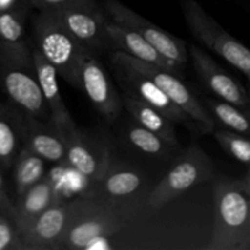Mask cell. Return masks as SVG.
I'll return each mask as SVG.
<instances>
[{
	"mask_svg": "<svg viewBox=\"0 0 250 250\" xmlns=\"http://www.w3.org/2000/svg\"><path fill=\"white\" fill-rule=\"evenodd\" d=\"M36 48L53 65L58 76L68 84L81 88L80 67L89 49L83 45L56 17L53 10H39L32 20Z\"/></svg>",
	"mask_w": 250,
	"mask_h": 250,
	"instance_id": "cell-2",
	"label": "cell"
},
{
	"mask_svg": "<svg viewBox=\"0 0 250 250\" xmlns=\"http://www.w3.org/2000/svg\"><path fill=\"white\" fill-rule=\"evenodd\" d=\"M0 212L9 217L10 220L15 221V215H16V209H15V202L11 199L7 192L6 185L4 182L1 173H0Z\"/></svg>",
	"mask_w": 250,
	"mask_h": 250,
	"instance_id": "cell-28",
	"label": "cell"
},
{
	"mask_svg": "<svg viewBox=\"0 0 250 250\" xmlns=\"http://www.w3.org/2000/svg\"><path fill=\"white\" fill-rule=\"evenodd\" d=\"M66 161L89 180L99 182L110 167L109 149L76 128L62 137Z\"/></svg>",
	"mask_w": 250,
	"mask_h": 250,
	"instance_id": "cell-14",
	"label": "cell"
},
{
	"mask_svg": "<svg viewBox=\"0 0 250 250\" xmlns=\"http://www.w3.org/2000/svg\"><path fill=\"white\" fill-rule=\"evenodd\" d=\"M119 229V221L110 214L88 215L71 221L61 239L60 249H88L98 239L106 238Z\"/></svg>",
	"mask_w": 250,
	"mask_h": 250,
	"instance_id": "cell-17",
	"label": "cell"
},
{
	"mask_svg": "<svg viewBox=\"0 0 250 250\" xmlns=\"http://www.w3.org/2000/svg\"><path fill=\"white\" fill-rule=\"evenodd\" d=\"M23 249L16 225L12 220L0 214V250Z\"/></svg>",
	"mask_w": 250,
	"mask_h": 250,
	"instance_id": "cell-27",
	"label": "cell"
},
{
	"mask_svg": "<svg viewBox=\"0 0 250 250\" xmlns=\"http://www.w3.org/2000/svg\"><path fill=\"white\" fill-rule=\"evenodd\" d=\"M80 84V89L87 94L103 119L111 124L119 117L122 107L121 98L97 54L92 50L84 54L81 62Z\"/></svg>",
	"mask_w": 250,
	"mask_h": 250,
	"instance_id": "cell-10",
	"label": "cell"
},
{
	"mask_svg": "<svg viewBox=\"0 0 250 250\" xmlns=\"http://www.w3.org/2000/svg\"><path fill=\"white\" fill-rule=\"evenodd\" d=\"M121 102L131 116L138 122V125L160 137L170 148L180 146L173 122L161 114L159 110L128 95H124Z\"/></svg>",
	"mask_w": 250,
	"mask_h": 250,
	"instance_id": "cell-19",
	"label": "cell"
},
{
	"mask_svg": "<svg viewBox=\"0 0 250 250\" xmlns=\"http://www.w3.org/2000/svg\"><path fill=\"white\" fill-rule=\"evenodd\" d=\"M73 212V203H54L20 232L23 249H60L61 239L72 221Z\"/></svg>",
	"mask_w": 250,
	"mask_h": 250,
	"instance_id": "cell-12",
	"label": "cell"
},
{
	"mask_svg": "<svg viewBox=\"0 0 250 250\" xmlns=\"http://www.w3.org/2000/svg\"><path fill=\"white\" fill-rule=\"evenodd\" d=\"M29 5L34 9L45 10V9H54V7L65 6V5L77 4V2H87V1H95V0H28Z\"/></svg>",
	"mask_w": 250,
	"mask_h": 250,
	"instance_id": "cell-29",
	"label": "cell"
},
{
	"mask_svg": "<svg viewBox=\"0 0 250 250\" xmlns=\"http://www.w3.org/2000/svg\"><path fill=\"white\" fill-rule=\"evenodd\" d=\"M115 78L125 95L151 105L165 115L173 124H181L193 128V121L180 107L176 106L167 98V95L146 76L139 72L127 60L124 51L112 50L109 56Z\"/></svg>",
	"mask_w": 250,
	"mask_h": 250,
	"instance_id": "cell-6",
	"label": "cell"
},
{
	"mask_svg": "<svg viewBox=\"0 0 250 250\" xmlns=\"http://www.w3.org/2000/svg\"><path fill=\"white\" fill-rule=\"evenodd\" d=\"M215 217L208 250L250 249V181L226 176L212 178Z\"/></svg>",
	"mask_w": 250,
	"mask_h": 250,
	"instance_id": "cell-1",
	"label": "cell"
},
{
	"mask_svg": "<svg viewBox=\"0 0 250 250\" xmlns=\"http://www.w3.org/2000/svg\"><path fill=\"white\" fill-rule=\"evenodd\" d=\"M217 143L224 148L227 154L239 163L249 166L250 163V142L243 134L231 129H217L212 132Z\"/></svg>",
	"mask_w": 250,
	"mask_h": 250,
	"instance_id": "cell-25",
	"label": "cell"
},
{
	"mask_svg": "<svg viewBox=\"0 0 250 250\" xmlns=\"http://www.w3.org/2000/svg\"><path fill=\"white\" fill-rule=\"evenodd\" d=\"M23 7L0 10V46L23 58H32V48L24 39Z\"/></svg>",
	"mask_w": 250,
	"mask_h": 250,
	"instance_id": "cell-20",
	"label": "cell"
},
{
	"mask_svg": "<svg viewBox=\"0 0 250 250\" xmlns=\"http://www.w3.org/2000/svg\"><path fill=\"white\" fill-rule=\"evenodd\" d=\"M105 31H106L109 49L111 50L124 51V53L133 56L137 60L163 67L177 76L178 73H181L180 65L173 62L170 59L165 58L148 41H146L143 37L139 36L132 29L120 26L114 21H107Z\"/></svg>",
	"mask_w": 250,
	"mask_h": 250,
	"instance_id": "cell-16",
	"label": "cell"
},
{
	"mask_svg": "<svg viewBox=\"0 0 250 250\" xmlns=\"http://www.w3.org/2000/svg\"><path fill=\"white\" fill-rule=\"evenodd\" d=\"M0 88L17 109L51 122L50 111L37 78L33 58H23L0 46Z\"/></svg>",
	"mask_w": 250,
	"mask_h": 250,
	"instance_id": "cell-3",
	"label": "cell"
},
{
	"mask_svg": "<svg viewBox=\"0 0 250 250\" xmlns=\"http://www.w3.org/2000/svg\"><path fill=\"white\" fill-rule=\"evenodd\" d=\"M11 167L14 168L12 178L17 197L44 177L45 160L26 146H21Z\"/></svg>",
	"mask_w": 250,
	"mask_h": 250,
	"instance_id": "cell-21",
	"label": "cell"
},
{
	"mask_svg": "<svg viewBox=\"0 0 250 250\" xmlns=\"http://www.w3.org/2000/svg\"><path fill=\"white\" fill-rule=\"evenodd\" d=\"M215 177L214 164L198 143H193L176 160L165 177L149 194L146 204L151 210L163 208L183 192Z\"/></svg>",
	"mask_w": 250,
	"mask_h": 250,
	"instance_id": "cell-5",
	"label": "cell"
},
{
	"mask_svg": "<svg viewBox=\"0 0 250 250\" xmlns=\"http://www.w3.org/2000/svg\"><path fill=\"white\" fill-rule=\"evenodd\" d=\"M103 188L105 192L114 197H125L136 192L142 186V177L137 171L119 168V170H109L105 172L102 180Z\"/></svg>",
	"mask_w": 250,
	"mask_h": 250,
	"instance_id": "cell-24",
	"label": "cell"
},
{
	"mask_svg": "<svg viewBox=\"0 0 250 250\" xmlns=\"http://www.w3.org/2000/svg\"><path fill=\"white\" fill-rule=\"evenodd\" d=\"M0 214H1V212H0Z\"/></svg>",
	"mask_w": 250,
	"mask_h": 250,
	"instance_id": "cell-31",
	"label": "cell"
},
{
	"mask_svg": "<svg viewBox=\"0 0 250 250\" xmlns=\"http://www.w3.org/2000/svg\"><path fill=\"white\" fill-rule=\"evenodd\" d=\"M61 23L89 50L97 54L109 49L105 27L109 20L95 1L77 2L54 7Z\"/></svg>",
	"mask_w": 250,
	"mask_h": 250,
	"instance_id": "cell-9",
	"label": "cell"
},
{
	"mask_svg": "<svg viewBox=\"0 0 250 250\" xmlns=\"http://www.w3.org/2000/svg\"><path fill=\"white\" fill-rule=\"evenodd\" d=\"M32 58H33L42 94L50 111L51 122L60 132L61 136L65 137L66 134L75 131L77 126L61 97L60 88L58 84V72L53 67V65L49 63L45 58L39 53L36 46H32Z\"/></svg>",
	"mask_w": 250,
	"mask_h": 250,
	"instance_id": "cell-15",
	"label": "cell"
},
{
	"mask_svg": "<svg viewBox=\"0 0 250 250\" xmlns=\"http://www.w3.org/2000/svg\"><path fill=\"white\" fill-rule=\"evenodd\" d=\"M204 106L215 121H219L231 131L247 136L249 132V120L247 112L242 111L236 105L225 100L204 99Z\"/></svg>",
	"mask_w": 250,
	"mask_h": 250,
	"instance_id": "cell-23",
	"label": "cell"
},
{
	"mask_svg": "<svg viewBox=\"0 0 250 250\" xmlns=\"http://www.w3.org/2000/svg\"><path fill=\"white\" fill-rule=\"evenodd\" d=\"M126 54V53H125ZM127 60L139 72L150 78L177 107L192 119L203 132V134L212 133L215 131V120L207 110L194 93L178 78L177 75L159 66L150 65L137 60L133 56L126 54Z\"/></svg>",
	"mask_w": 250,
	"mask_h": 250,
	"instance_id": "cell-7",
	"label": "cell"
},
{
	"mask_svg": "<svg viewBox=\"0 0 250 250\" xmlns=\"http://www.w3.org/2000/svg\"><path fill=\"white\" fill-rule=\"evenodd\" d=\"M104 9L115 23L132 29L148 41L165 58L183 67L189 60L187 43L151 23L119 0H104Z\"/></svg>",
	"mask_w": 250,
	"mask_h": 250,
	"instance_id": "cell-8",
	"label": "cell"
},
{
	"mask_svg": "<svg viewBox=\"0 0 250 250\" xmlns=\"http://www.w3.org/2000/svg\"><path fill=\"white\" fill-rule=\"evenodd\" d=\"M128 139L132 146L149 155L163 156L167 154L168 149H170V146L160 137L142 127L141 125L132 126L128 129Z\"/></svg>",
	"mask_w": 250,
	"mask_h": 250,
	"instance_id": "cell-26",
	"label": "cell"
},
{
	"mask_svg": "<svg viewBox=\"0 0 250 250\" xmlns=\"http://www.w3.org/2000/svg\"><path fill=\"white\" fill-rule=\"evenodd\" d=\"M12 114L21 139V146H26L49 163H67L65 142L53 122L46 124L43 120L22 111L14 105Z\"/></svg>",
	"mask_w": 250,
	"mask_h": 250,
	"instance_id": "cell-11",
	"label": "cell"
},
{
	"mask_svg": "<svg viewBox=\"0 0 250 250\" xmlns=\"http://www.w3.org/2000/svg\"><path fill=\"white\" fill-rule=\"evenodd\" d=\"M9 1H11V0H0V6H2V5L7 4Z\"/></svg>",
	"mask_w": 250,
	"mask_h": 250,
	"instance_id": "cell-30",
	"label": "cell"
},
{
	"mask_svg": "<svg viewBox=\"0 0 250 250\" xmlns=\"http://www.w3.org/2000/svg\"><path fill=\"white\" fill-rule=\"evenodd\" d=\"M188 55L192 59L193 67L198 77L214 94L221 100L236 105L239 109H248L249 97L246 88L224 68L220 67L209 54L198 45H190Z\"/></svg>",
	"mask_w": 250,
	"mask_h": 250,
	"instance_id": "cell-13",
	"label": "cell"
},
{
	"mask_svg": "<svg viewBox=\"0 0 250 250\" xmlns=\"http://www.w3.org/2000/svg\"><path fill=\"white\" fill-rule=\"evenodd\" d=\"M181 10L192 36L226 62L250 75V51L232 34L225 31L197 0H180Z\"/></svg>",
	"mask_w": 250,
	"mask_h": 250,
	"instance_id": "cell-4",
	"label": "cell"
},
{
	"mask_svg": "<svg viewBox=\"0 0 250 250\" xmlns=\"http://www.w3.org/2000/svg\"><path fill=\"white\" fill-rule=\"evenodd\" d=\"M21 149V139L15 122L12 106L0 103V166L10 168Z\"/></svg>",
	"mask_w": 250,
	"mask_h": 250,
	"instance_id": "cell-22",
	"label": "cell"
},
{
	"mask_svg": "<svg viewBox=\"0 0 250 250\" xmlns=\"http://www.w3.org/2000/svg\"><path fill=\"white\" fill-rule=\"evenodd\" d=\"M55 202V188L53 182L46 177H43L22 194L17 195L15 200L16 215L14 222L19 233Z\"/></svg>",
	"mask_w": 250,
	"mask_h": 250,
	"instance_id": "cell-18",
	"label": "cell"
}]
</instances>
